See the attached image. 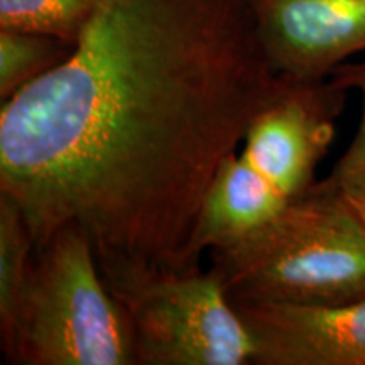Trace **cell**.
Returning a JSON list of instances; mask_svg holds the SVG:
<instances>
[{"mask_svg": "<svg viewBox=\"0 0 365 365\" xmlns=\"http://www.w3.org/2000/svg\"><path fill=\"white\" fill-rule=\"evenodd\" d=\"M282 83L247 0H103L73 56L2 102L0 193L34 249L76 225L102 274L198 267L208 191Z\"/></svg>", "mask_w": 365, "mask_h": 365, "instance_id": "cell-1", "label": "cell"}, {"mask_svg": "<svg viewBox=\"0 0 365 365\" xmlns=\"http://www.w3.org/2000/svg\"><path fill=\"white\" fill-rule=\"evenodd\" d=\"M346 93L331 78L284 76L279 91L250 122L242 149L217 173L196 232L200 257L252 234L312 188L335 139Z\"/></svg>", "mask_w": 365, "mask_h": 365, "instance_id": "cell-2", "label": "cell"}, {"mask_svg": "<svg viewBox=\"0 0 365 365\" xmlns=\"http://www.w3.org/2000/svg\"><path fill=\"white\" fill-rule=\"evenodd\" d=\"M210 254L234 304L335 307L365 299V227L328 178L252 234Z\"/></svg>", "mask_w": 365, "mask_h": 365, "instance_id": "cell-3", "label": "cell"}, {"mask_svg": "<svg viewBox=\"0 0 365 365\" xmlns=\"http://www.w3.org/2000/svg\"><path fill=\"white\" fill-rule=\"evenodd\" d=\"M7 362L137 365L125 314L76 225L61 227L34 249Z\"/></svg>", "mask_w": 365, "mask_h": 365, "instance_id": "cell-4", "label": "cell"}, {"mask_svg": "<svg viewBox=\"0 0 365 365\" xmlns=\"http://www.w3.org/2000/svg\"><path fill=\"white\" fill-rule=\"evenodd\" d=\"M137 365H254L257 349L215 269L102 274Z\"/></svg>", "mask_w": 365, "mask_h": 365, "instance_id": "cell-5", "label": "cell"}, {"mask_svg": "<svg viewBox=\"0 0 365 365\" xmlns=\"http://www.w3.org/2000/svg\"><path fill=\"white\" fill-rule=\"evenodd\" d=\"M257 39L276 73L330 78L365 51V0H247Z\"/></svg>", "mask_w": 365, "mask_h": 365, "instance_id": "cell-6", "label": "cell"}, {"mask_svg": "<svg viewBox=\"0 0 365 365\" xmlns=\"http://www.w3.org/2000/svg\"><path fill=\"white\" fill-rule=\"evenodd\" d=\"M234 307L257 349L254 365H365V299L335 307Z\"/></svg>", "mask_w": 365, "mask_h": 365, "instance_id": "cell-7", "label": "cell"}, {"mask_svg": "<svg viewBox=\"0 0 365 365\" xmlns=\"http://www.w3.org/2000/svg\"><path fill=\"white\" fill-rule=\"evenodd\" d=\"M33 252L34 240L24 213L12 196L0 193V339L6 359L12 350Z\"/></svg>", "mask_w": 365, "mask_h": 365, "instance_id": "cell-8", "label": "cell"}, {"mask_svg": "<svg viewBox=\"0 0 365 365\" xmlns=\"http://www.w3.org/2000/svg\"><path fill=\"white\" fill-rule=\"evenodd\" d=\"M75 49L76 43L58 36L0 27V100L6 102L24 86L61 66Z\"/></svg>", "mask_w": 365, "mask_h": 365, "instance_id": "cell-9", "label": "cell"}, {"mask_svg": "<svg viewBox=\"0 0 365 365\" xmlns=\"http://www.w3.org/2000/svg\"><path fill=\"white\" fill-rule=\"evenodd\" d=\"M103 0H0V27L38 31L78 43Z\"/></svg>", "mask_w": 365, "mask_h": 365, "instance_id": "cell-10", "label": "cell"}, {"mask_svg": "<svg viewBox=\"0 0 365 365\" xmlns=\"http://www.w3.org/2000/svg\"><path fill=\"white\" fill-rule=\"evenodd\" d=\"M330 78L344 86L345 90H357L362 95V117H360L357 134L328 176L339 180V178L354 175V173L365 171V61H346L333 70Z\"/></svg>", "mask_w": 365, "mask_h": 365, "instance_id": "cell-11", "label": "cell"}, {"mask_svg": "<svg viewBox=\"0 0 365 365\" xmlns=\"http://www.w3.org/2000/svg\"><path fill=\"white\" fill-rule=\"evenodd\" d=\"M328 180L339 185L346 203L350 205V208L354 210L355 215L365 227V171L354 173V175L339 178V180H333V178H328Z\"/></svg>", "mask_w": 365, "mask_h": 365, "instance_id": "cell-12", "label": "cell"}]
</instances>
